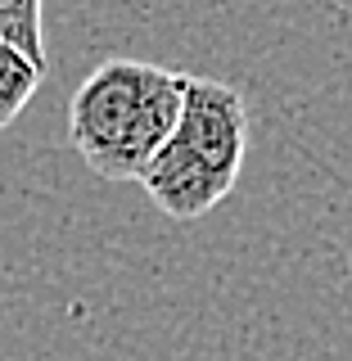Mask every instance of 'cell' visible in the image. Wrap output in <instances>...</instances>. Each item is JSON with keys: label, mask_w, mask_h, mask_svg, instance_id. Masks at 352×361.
<instances>
[{"label": "cell", "mask_w": 352, "mask_h": 361, "mask_svg": "<svg viewBox=\"0 0 352 361\" xmlns=\"http://www.w3.org/2000/svg\"><path fill=\"white\" fill-rule=\"evenodd\" d=\"M41 73L45 68H37L28 54H18L14 45L0 41V131L28 109V99L37 95V86H41Z\"/></svg>", "instance_id": "obj_3"}, {"label": "cell", "mask_w": 352, "mask_h": 361, "mask_svg": "<svg viewBox=\"0 0 352 361\" xmlns=\"http://www.w3.org/2000/svg\"><path fill=\"white\" fill-rule=\"evenodd\" d=\"M248 149V104L235 86L186 73L181 118L163 149L140 172V185L167 217H208L235 190Z\"/></svg>", "instance_id": "obj_2"}, {"label": "cell", "mask_w": 352, "mask_h": 361, "mask_svg": "<svg viewBox=\"0 0 352 361\" xmlns=\"http://www.w3.org/2000/svg\"><path fill=\"white\" fill-rule=\"evenodd\" d=\"M45 0H0V41L28 54L37 68H45V23H41Z\"/></svg>", "instance_id": "obj_4"}, {"label": "cell", "mask_w": 352, "mask_h": 361, "mask_svg": "<svg viewBox=\"0 0 352 361\" xmlns=\"http://www.w3.org/2000/svg\"><path fill=\"white\" fill-rule=\"evenodd\" d=\"M186 73L145 59H109L73 90L68 135L104 180H140L181 118Z\"/></svg>", "instance_id": "obj_1"}]
</instances>
